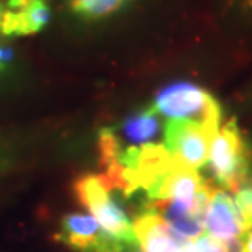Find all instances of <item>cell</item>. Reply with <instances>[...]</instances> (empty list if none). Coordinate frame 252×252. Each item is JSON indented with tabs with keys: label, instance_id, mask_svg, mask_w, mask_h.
<instances>
[{
	"label": "cell",
	"instance_id": "cell-1",
	"mask_svg": "<svg viewBox=\"0 0 252 252\" xmlns=\"http://www.w3.org/2000/svg\"><path fill=\"white\" fill-rule=\"evenodd\" d=\"M159 117L196 122L220 129L223 108L210 92L191 82H175L160 89L151 105Z\"/></svg>",
	"mask_w": 252,
	"mask_h": 252
},
{
	"label": "cell",
	"instance_id": "cell-2",
	"mask_svg": "<svg viewBox=\"0 0 252 252\" xmlns=\"http://www.w3.org/2000/svg\"><path fill=\"white\" fill-rule=\"evenodd\" d=\"M208 165L215 182L233 191L249 177L251 153L234 118L220 126L211 139Z\"/></svg>",
	"mask_w": 252,
	"mask_h": 252
},
{
	"label": "cell",
	"instance_id": "cell-3",
	"mask_svg": "<svg viewBox=\"0 0 252 252\" xmlns=\"http://www.w3.org/2000/svg\"><path fill=\"white\" fill-rule=\"evenodd\" d=\"M75 195L82 203L90 216L102 226L105 231L113 234L126 246H136V236L133 223L126 216L123 208L113 196L110 195V189L98 175H84L74 185Z\"/></svg>",
	"mask_w": 252,
	"mask_h": 252
},
{
	"label": "cell",
	"instance_id": "cell-4",
	"mask_svg": "<svg viewBox=\"0 0 252 252\" xmlns=\"http://www.w3.org/2000/svg\"><path fill=\"white\" fill-rule=\"evenodd\" d=\"M216 131L196 122L167 120L164 125V146L175 162L198 170L208 162L210 144Z\"/></svg>",
	"mask_w": 252,
	"mask_h": 252
},
{
	"label": "cell",
	"instance_id": "cell-5",
	"mask_svg": "<svg viewBox=\"0 0 252 252\" xmlns=\"http://www.w3.org/2000/svg\"><path fill=\"white\" fill-rule=\"evenodd\" d=\"M56 239L77 252H123L128 248L92 216L82 213L65 215L59 223Z\"/></svg>",
	"mask_w": 252,
	"mask_h": 252
},
{
	"label": "cell",
	"instance_id": "cell-6",
	"mask_svg": "<svg viewBox=\"0 0 252 252\" xmlns=\"http://www.w3.org/2000/svg\"><path fill=\"white\" fill-rule=\"evenodd\" d=\"M211 189L206 187L193 198L185 201L151 200L148 210L160 216L174 231L184 238L195 241L205 236V218L208 210Z\"/></svg>",
	"mask_w": 252,
	"mask_h": 252
},
{
	"label": "cell",
	"instance_id": "cell-7",
	"mask_svg": "<svg viewBox=\"0 0 252 252\" xmlns=\"http://www.w3.org/2000/svg\"><path fill=\"white\" fill-rule=\"evenodd\" d=\"M51 22L49 0H7L0 20V33L8 38L43 32Z\"/></svg>",
	"mask_w": 252,
	"mask_h": 252
},
{
	"label": "cell",
	"instance_id": "cell-8",
	"mask_svg": "<svg viewBox=\"0 0 252 252\" xmlns=\"http://www.w3.org/2000/svg\"><path fill=\"white\" fill-rule=\"evenodd\" d=\"M133 229L143 252H193V241L184 238L149 210L134 220Z\"/></svg>",
	"mask_w": 252,
	"mask_h": 252
},
{
	"label": "cell",
	"instance_id": "cell-9",
	"mask_svg": "<svg viewBox=\"0 0 252 252\" xmlns=\"http://www.w3.org/2000/svg\"><path fill=\"white\" fill-rule=\"evenodd\" d=\"M205 233L215 239H241V236L246 234L244 223L233 196L223 189H215L210 193Z\"/></svg>",
	"mask_w": 252,
	"mask_h": 252
},
{
	"label": "cell",
	"instance_id": "cell-10",
	"mask_svg": "<svg viewBox=\"0 0 252 252\" xmlns=\"http://www.w3.org/2000/svg\"><path fill=\"white\" fill-rule=\"evenodd\" d=\"M206 187L203 177L198 170L190 169L187 165L174 162V165L146 190L149 200H174L185 201L193 198L196 193Z\"/></svg>",
	"mask_w": 252,
	"mask_h": 252
},
{
	"label": "cell",
	"instance_id": "cell-11",
	"mask_svg": "<svg viewBox=\"0 0 252 252\" xmlns=\"http://www.w3.org/2000/svg\"><path fill=\"white\" fill-rule=\"evenodd\" d=\"M162 129L164 128L158 112L153 107H148L129 115L120 125V128L115 129V133H117L122 146H144L156 143V138Z\"/></svg>",
	"mask_w": 252,
	"mask_h": 252
},
{
	"label": "cell",
	"instance_id": "cell-12",
	"mask_svg": "<svg viewBox=\"0 0 252 252\" xmlns=\"http://www.w3.org/2000/svg\"><path fill=\"white\" fill-rule=\"evenodd\" d=\"M133 0H67V7L75 17L85 22H98L118 13Z\"/></svg>",
	"mask_w": 252,
	"mask_h": 252
},
{
	"label": "cell",
	"instance_id": "cell-13",
	"mask_svg": "<svg viewBox=\"0 0 252 252\" xmlns=\"http://www.w3.org/2000/svg\"><path fill=\"white\" fill-rule=\"evenodd\" d=\"M234 203L246 231L252 228V175H249L234 191Z\"/></svg>",
	"mask_w": 252,
	"mask_h": 252
},
{
	"label": "cell",
	"instance_id": "cell-14",
	"mask_svg": "<svg viewBox=\"0 0 252 252\" xmlns=\"http://www.w3.org/2000/svg\"><path fill=\"white\" fill-rule=\"evenodd\" d=\"M223 239H215L205 234L193 241V252H223Z\"/></svg>",
	"mask_w": 252,
	"mask_h": 252
},
{
	"label": "cell",
	"instance_id": "cell-15",
	"mask_svg": "<svg viewBox=\"0 0 252 252\" xmlns=\"http://www.w3.org/2000/svg\"><path fill=\"white\" fill-rule=\"evenodd\" d=\"M244 238V252H252V228L246 231Z\"/></svg>",
	"mask_w": 252,
	"mask_h": 252
},
{
	"label": "cell",
	"instance_id": "cell-16",
	"mask_svg": "<svg viewBox=\"0 0 252 252\" xmlns=\"http://www.w3.org/2000/svg\"><path fill=\"white\" fill-rule=\"evenodd\" d=\"M244 3L248 5V7H251V8H252V0H244Z\"/></svg>",
	"mask_w": 252,
	"mask_h": 252
},
{
	"label": "cell",
	"instance_id": "cell-17",
	"mask_svg": "<svg viewBox=\"0 0 252 252\" xmlns=\"http://www.w3.org/2000/svg\"><path fill=\"white\" fill-rule=\"evenodd\" d=\"M2 13H3V8L0 7V20H2Z\"/></svg>",
	"mask_w": 252,
	"mask_h": 252
},
{
	"label": "cell",
	"instance_id": "cell-18",
	"mask_svg": "<svg viewBox=\"0 0 252 252\" xmlns=\"http://www.w3.org/2000/svg\"><path fill=\"white\" fill-rule=\"evenodd\" d=\"M131 252H139V251H131Z\"/></svg>",
	"mask_w": 252,
	"mask_h": 252
}]
</instances>
